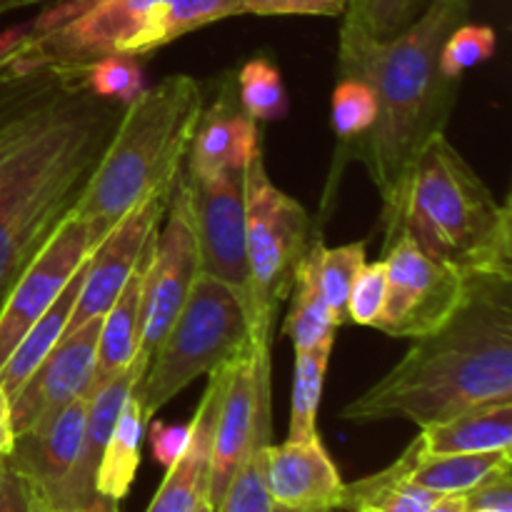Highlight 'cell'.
Wrapping results in <instances>:
<instances>
[{
  "mask_svg": "<svg viewBox=\"0 0 512 512\" xmlns=\"http://www.w3.org/2000/svg\"><path fill=\"white\" fill-rule=\"evenodd\" d=\"M368 263V243L340 245V248H325L320 245L318 253V285L323 293L325 305H328L333 323H348V298L358 280L360 270Z\"/></svg>",
  "mask_w": 512,
  "mask_h": 512,
  "instance_id": "f1b7e54d",
  "label": "cell"
},
{
  "mask_svg": "<svg viewBox=\"0 0 512 512\" xmlns=\"http://www.w3.org/2000/svg\"><path fill=\"white\" fill-rule=\"evenodd\" d=\"M278 512H280V508H278Z\"/></svg>",
  "mask_w": 512,
  "mask_h": 512,
  "instance_id": "c3c4849f",
  "label": "cell"
},
{
  "mask_svg": "<svg viewBox=\"0 0 512 512\" xmlns=\"http://www.w3.org/2000/svg\"><path fill=\"white\" fill-rule=\"evenodd\" d=\"M425 512H468V503L463 495H440Z\"/></svg>",
  "mask_w": 512,
  "mask_h": 512,
  "instance_id": "b9f144b4",
  "label": "cell"
},
{
  "mask_svg": "<svg viewBox=\"0 0 512 512\" xmlns=\"http://www.w3.org/2000/svg\"><path fill=\"white\" fill-rule=\"evenodd\" d=\"M190 438V425H168L160 420H150V448L153 458L160 465L170 468L183 455Z\"/></svg>",
  "mask_w": 512,
  "mask_h": 512,
  "instance_id": "ab89813d",
  "label": "cell"
},
{
  "mask_svg": "<svg viewBox=\"0 0 512 512\" xmlns=\"http://www.w3.org/2000/svg\"><path fill=\"white\" fill-rule=\"evenodd\" d=\"M383 223L385 245L408 235L465 278H512L510 200L495 198L445 133L420 150L398 190L383 200Z\"/></svg>",
  "mask_w": 512,
  "mask_h": 512,
  "instance_id": "277c9868",
  "label": "cell"
},
{
  "mask_svg": "<svg viewBox=\"0 0 512 512\" xmlns=\"http://www.w3.org/2000/svg\"><path fill=\"white\" fill-rule=\"evenodd\" d=\"M0 512H35V493L8 453L0 455Z\"/></svg>",
  "mask_w": 512,
  "mask_h": 512,
  "instance_id": "74e56055",
  "label": "cell"
},
{
  "mask_svg": "<svg viewBox=\"0 0 512 512\" xmlns=\"http://www.w3.org/2000/svg\"><path fill=\"white\" fill-rule=\"evenodd\" d=\"M40 3H50V0H0V13H8V10L28 8V5H40Z\"/></svg>",
  "mask_w": 512,
  "mask_h": 512,
  "instance_id": "7bdbcfd3",
  "label": "cell"
},
{
  "mask_svg": "<svg viewBox=\"0 0 512 512\" xmlns=\"http://www.w3.org/2000/svg\"><path fill=\"white\" fill-rule=\"evenodd\" d=\"M335 338L323 340L310 350L295 353V375H293V398H290V443H308L318 440V408L323 398L325 373H328L330 353H333Z\"/></svg>",
  "mask_w": 512,
  "mask_h": 512,
  "instance_id": "83f0119b",
  "label": "cell"
},
{
  "mask_svg": "<svg viewBox=\"0 0 512 512\" xmlns=\"http://www.w3.org/2000/svg\"><path fill=\"white\" fill-rule=\"evenodd\" d=\"M143 428V405H140V398L135 395V390H130L128 400H125L123 410L118 415V423L113 428V435H110L108 445H105L103 460H100L98 468V480H95L98 493L105 500L120 503L128 495L140 465Z\"/></svg>",
  "mask_w": 512,
  "mask_h": 512,
  "instance_id": "484cf974",
  "label": "cell"
},
{
  "mask_svg": "<svg viewBox=\"0 0 512 512\" xmlns=\"http://www.w3.org/2000/svg\"><path fill=\"white\" fill-rule=\"evenodd\" d=\"M348 0H243L240 15H343Z\"/></svg>",
  "mask_w": 512,
  "mask_h": 512,
  "instance_id": "8d00e7d4",
  "label": "cell"
},
{
  "mask_svg": "<svg viewBox=\"0 0 512 512\" xmlns=\"http://www.w3.org/2000/svg\"><path fill=\"white\" fill-rule=\"evenodd\" d=\"M470 0H435L398 38L378 40L345 18L340 78L363 80L375 95V120L340 155L360 160L380 198L403 183L420 150L443 135L458 100V83L440 73L443 40L468 20Z\"/></svg>",
  "mask_w": 512,
  "mask_h": 512,
  "instance_id": "7a4b0ae2",
  "label": "cell"
},
{
  "mask_svg": "<svg viewBox=\"0 0 512 512\" xmlns=\"http://www.w3.org/2000/svg\"><path fill=\"white\" fill-rule=\"evenodd\" d=\"M468 512H512V470L493 475L465 493Z\"/></svg>",
  "mask_w": 512,
  "mask_h": 512,
  "instance_id": "f35d334b",
  "label": "cell"
},
{
  "mask_svg": "<svg viewBox=\"0 0 512 512\" xmlns=\"http://www.w3.org/2000/svg\"><path fill=\"white\" fill-rule=\"evenodd\" d=\"M405 455H408V478L420 488H428L438 495H463L493 475L512 470V450L428 455L420 450L418 440H413Z\"/></svg>",
  "mask_w": 512,
  "mask_h": 512,
  "instance_id": "603a6c76",
  "label": "cell"
},
{
  "mask_svg": "<svg viewBox=\"0 0 512 512\" xmlns=\"http://www.w3.org/2000/svg\"><path fill=\"white\" fill-rule=\"evenodd\" d=\"M98 243V230L88 220L70 213L45 248L35 255L0 308V368Z\"/></svg>",
  "mask_w": 512,
  "mask_h": 512,
  "instance_id": "7c38bea8",
  "label": "cell"
},
{
  "mask_svg": "<svg viewBox=\"0 0 512 512\" xmlns=\"http://www.w3.org/2000/svg\"><path fill=\"white\" fill-rule=\"evenodd\" d=\"M435 0H348L345 18L378 40L398 38Z\"/></svg>",
  "mask_w": 512,
  "mask_h": 512,
  "instance_id": "4dcf8cb0",
  "label": "cell"
},
{
  "mask_svg": "<svg viewBox=\"0 0 512 512\" xmlns=\"http://www.w3.org/2000/svg\"><path fill=\"white\" fill-rule=\"evenodd\" d=\"M233 363H225L208 373V388L200 398L193 420L188 423V445H185L183 455L168 468V475L155 493L148 512H193L200 500H205L208 495L215 423H218L220 403H223L225 388H228L230 373H233Z\"/></svg>",
  "mask_w": 512,
  "mask_h": 512,
  "instance_id": "ac0fdd59",
  "label": "cell"
},
{
  "mask_svg": "<svg viewBox=\"0 0 512 512\" xmlns=\"http://www.w3.org/2000/svg\"><path fill=\"white\" fill-rule=\"evenodd\" d=\"M375 110H378L375 95L363 80L340 78L333 90V128L340 143L338 155L343 153L345 145L353 143L373 125Z\"/></svg>",
  "mask_w": 512,
  "mask_h": 512,
  "instance_id": "1f68e13d",
  "label": "cell"
},
{
  "mask_svg": "<svg viewBox=\"0 0 512 512\" xmlns=\"http://www.w3.org/2000/svg\"><path fill=\"white\" fill-rule=\"evenodd\" d=\"M385 303V265L383 260L378 263H365L355 280L353 290L348 298V323L370 325L378 320L380 310Z\"/></svg>",
  "mask_w": 512,
  "mask_h": 512,
  "instance_id": "d590c367",
  "label": "cell"
},
{
  "mask_svg": "<svg viewBox=\"0 0 512 512\" xmlns=\"http://www.w3.org/2000/svg\"><path fill=\"white\" fill-rule=\"evenodd\" d=\"M265 448L260 445L245 458L215 512H278L265 485Z\"/></svg>",
  "mask_w": 512,
  "mask_h": 512,
  "instance_id": "836d02e7",
  "label": "cell"
},
{
  "mask_svg": "<svg viewBox=\"0 0 512 512\" xmlns=\"http://www.w3.org/2000/svg\"><path fill=\"white\" fill-rule=\"evenodd\" d=\"M270 348H250L233 363L228 388L220 403L210 453L208 500L218 508L240 465L260 445H270Z\"/></svg>",
  "mask_w": 512,
  "mask_h": 512,
  "instance_id": "9c48e42d",
  "label": "cell"
},
{
  "mask_svg": "<svg viewBox=\"0 0 512 512\" xmlns=\"http://www.w3.org/2000/svg\"><path fill=\"white\" fill-rule=\"evenodd\" d=\"M35 512H95V510H58V508H50V505L40 503L38 498H35ZM120 512V510H115Z\"/></svg>",
  "mask_w": 512,
  "mask_h": 512,
  "instance_id": "ee69618b",
  "label": "cell"
},
{
  "mask_svg": "<svg viewBox=\"0 0 512 512\" xmlns=\"http://www.w3.org/2000/svg\"><path fill=\"white\" fill-rule=\"evenodd\" d=\"M260 150V128L243 113L238 88L230 78L218 83V95L200 113L188 150V175L210 178L223 170H243Z\"/></svg>",
  "mask_w": 512,
  "mask_h": 512,
  "instance_id": "d6986e66",
  "label": "cell"
},
{
  "mask_svg": "<svg viewBox=\"0 0 512 512\" xmlns=\"http://www.w3.org/2000/svg\"><path fill=\"white\" fill-rule=\"evenodd\" d=\"M495 45H498V35L488 25H470L463 23L443 40L440 48V73L450 80H460L465 70L475 68V65L485 63L493 58Z\"/></svg>",
  "mask_w": 512,
  "mask_h": 512,
  "instance_id": "d6a6232c",
  "label": "cell"
},
{
  "mask_svg": "<svg viewBox=\"0 0 512 512\" xmlns=\"http://www.w3.org/2000/svg\"><path fill=\"white\" fill-rule=\"evenodd\" d=\"M88 65L48 60L30 33L0 55V308L83 198L125 113L93 93Z\"/></svg>",
  "mask_w": 512,
  "mask_h": 512,
  "instance_id": "6da1fadb",
  "label": "cell"
},
{
  "mask_svg": "<svg viewBox=\"0 0 512 512\" xmlns=\"http://www.w3.org/2000/svg\"><path fill=\"white\" fill-rule=\"evenodd\" d=\"M245 253L250 273V348H270L273 320L293 290L310 245V215L268 178L263 150L243 168Z\"/></svg>",
  "mask_w": 512,
  "mask_h": 512,
  "instance_id": "52a82bcc",
  "label": "cell"
},
{
  "mask_svg": "<svg viewBox=\"0 0 512 512\" xmlns=\"http://www.w3.org/2000/svg\"><path fill=\"white\" fill-rule=\"evenodd\" d=\"M183 180L193 213L200 273L233 288L248 305L250 315L243 170H223L210 178L185 173Z\"/></svg>",
  "mask_w": 512,
  "mask_h": 512,
  "instance_id": "30bf717a",
  "label": "cell"
},
{
  "mask_svg": "<svg viewBox=\"0 0 512 512\" xmlns=\"http://www.w3.org/2000/svg\"><path fill=\"white\" fill-rule=\"evenodd\" d=\"M145 368H148V358L135 355L133 363H130L123 373L115 375V378L110 380V383H105L95 395H90L80 453L78 458H75V465L70 468L68 478H65L63 488L58 490L53 503H48L50 508L95 510V512L118 510V503L105 500L103 495L98 493L95 480H98L100 460H103L105 445H108L115 423H118L120 410H123L125 400H128L130 390L135 388V383L143 378Z\"/></svg>",
  "mask_w": 512,
  "mask_h": 512,
  "instance_id": "9a60e30c",
  "label": "cell"
},
{
  "mask_svg": "<svg viewBox=\"0 0 512 512\" xmlns=\"http://www.w3.org/2000/svg\"><path fill=\"white\" fill-rule=\"evenodd\" d=\"M85 415H88V398H75L73 403L45 415L25 433L15 435L8 458L33 485V493L40 503H53L75 465L83 443Z\"/></svg>",
  "mask_w": 512,
  "mask_h": 512,
  "instance_id": "e0dca14e",
  "label": "cell"
},
{
  "mask_svg": "<svg viewBox=\"0 0 512 512\" xmlns=\"http://www.w3.org/2000/svg\"><path fill=\"white\" fill-rule=\"evenodd\" d=\"M173 188L175 185L160 188L145 200H140L95 245L88 258V268H85L83 288H80L65 330H75L88 320L103 318L110 305L118 300L120 290L138 265L150 235L158 230L160 218L168 210Z\"/></svg>",
  "mask_w": 512,
  "mask_h": 512,
  "instance_id": "4fadbf2b",
  "label": "cell"
},
{
  "mask_svg": "<svg viewBox=\"0 0 512 512\" xmlns=\"http://www.w3.org/2000/svg\"><path fill=\"white\" fill-rule=\"evenodd\" d=\"M265 485L280 510H343L345 483L320 438L308 443H270L265 448Z\"/></svg>",
  "mask_w": 512,
  "mask_h": 512,
  "instance_id": "2e32d148",
  "label": "cell"
},
{
  "mask_svg": "<svg viewBox=\"0 0 512 512\" xmlns=\"http://www.w3.org/2000/svg\"><path fill=\"white\" fill-rule=\"evenodd\" d=\"M85 268H88V260L75 270V275L68 280V285H65V288L60 290L58 298L53 300V305L30 325L28 333L20 338V343L15 345L10 358L5 360L3 368H0V385H3V390L8 393L10 400L18 393L20 385L33 375V370L43 363L45 355L53 350V345L58 343L60 335L68 328L70 313H73V305L75 300H78L80 288H83Z\"/></svg>",
  "mask_w": 512,
  "mask_h": 512,
  "instance_id": "cb8c5ba5",
  "label": "cell"
},
{
  "mask_svg": "<svg viewBox=\"0 0 512 512\" xmlns=\"http://www.w3.org/2000/svg\"><path fill=\"white\" fill-rule=\"evenodd\" d=\"M180 175L175 180L173 198L168 205V223L155 238V255L148 278H145L143 325H140V343L135 355L148 360L163 335L170 330L173 320L178 318L180 308L193 288V280L200 273L188 188Z\"/></svg>",
  "mask_w": 512,
  "mask_h": 512,
  "instance_id": "8fae6325",
  "label": "cell"
},
{
  "mask_svg": "<svg viewBox=\"0 0 512 512\" xmlns=\"http://www.w3.org/2000/svg\"><path fill=\"white\" fill-rule=\"evenodd\" d=\"M498 400H512V278L470 275L455 313L415 338L388 375L345 405L343 420L425 428Z\"/></svg>",
  "mask_w": 512,
  "mask_h": 512,
  "instance_id": "3957f363",
  "label": "cell"
},
{
  "mask_svg": "<svg viewBox=\"0 0 512 512\" xmlns=\"http://www.w3.org/2000/svg\"><path fill=\"white\" fill-rule=\"evenodd\" d=\"M243 13V0H148L138 33L125 48V55H148L180 35L198 30L215 20Z\"/></svg>",
  "mask_w": 512,
  "mask_h": 512,
  "instance_id": "7402d4cb",
  "label": "cell"
},
{
  "mask_svg": "<svg viewBox=\"0 0 512 512\" xmlns=\"http://www.w3.org/2000/svg\"><path fill=\"white\" fill-rule=\"evenodd\" d=\"M240 108L255 123L280 120L288 115V93L278 65L270 58H253L238 73Z\"/></svg>",
  "mask_w": 512,
  "mask_h": 512,
  "instance_id": "f546056e",
  "label": "cell"
},
{
  "mask_svg": "<svg viewBox=\"0 0 512 512\" xmlns=\"http://www.w3.org/2000/svg\"><path fill=\"white\" fill-rule=\"evenodd\" d=\"M155 238L158 230L150 235L138 265L130 273L128 283L120 290L118 300L103 315L98 335V350H95V370L93 383H90V395L98 393L105 383L123 373L133 363L140 343V325H143V298H145V278H148L150 263L155 255Z\"/></svg>",
  "mask_w": 512,
  "mask_h": 512,
  "instance_id": "ffe728a7",
  "label": "cell"
},
{
  "mask_svg": "<svg viewBox=\"0 0 512 512\" xmlns=\"http://www.w3.org/2000/svg\"><path fill=\"white\" fill-rule=\"evenodd\" d=\"M103 318H93L65 330L43 363L33 370L10 400V428L13 435L33 428L45 415L55 413L75 398H88L95 370V350Z\"/></svg>",
  "mask_w": 512,
  "mask_h": 512,
  "instance_id": "5bb4252c",
  "label": "cell"
},
{
  "mask_svg": "<svg viewBox=\"0 0 512 512\" xmlns=\"http://www.w3.org/2000/svg\"><path fill=\"white\" fill-rule=\"evenodd\" d=\"M203 105L200 83L183 73L140 90L125 105L118 130L73 215L88 220L103 240L140 200L175 185Z\"/></svg>",
  "mask_w": 512,
  "mask_h": 512,
  "instance_id": "5b68a950",
  "label": "cell"
},
{
  "mask_svg": "<svg viewBox=\"0 0 512 512\" xmlns=\"http://www.w3.org/2000/svg\"><path fill=\"white\" fill-rule=\"evenodd\" d=\"M353 512H365V510H353Z\"/></svg>",
  "mask_w": 512,
  "mask_h": 512,
  "instance_id": "bcb514c9",
  "label": "cell"
},
{
  "mask_svg": "<svg viewBox=\"0 0 512 512\" xmlns=\"http://www.w3.org/2000/svg\"><path fill=\"white\" fill-rule=\"evenodd\" d=\"M250 345V315L243 298L220 280L198 273L178 318L133 388L143 405L145 423L200 375L248 355Z\"/></svg>",
  "mask_w": 512,
  "mask_h": 512,
  "instance_id": "8992f818",
  "label": "cell"
},
{
  "mask_svg": "<svg viewBox=\"0 0 512 512\" xmlns=\"http://www.w3.org/2000/svg\"><path fill=\"white\" fill-rule=\"evenodd\" d=\"M280 512H288V510H280Z\"/></svg>",
  "mask_w": 512,
  "mask_h": 512,
  "instance_id": "7dc6e473",
  "label": "cell"
},
{
  "mask_svg": "<svg viewBox=\"0 0 512 512\" xmlns=\"http://www.w3.org/2000/svg\"><path fill=\"white\" fill-rule=\"evenodd\" d=\"M88 83L100 98L128 105L143 90V68L135 55H105L88 65Z\"/></svg>",
  "mask_w": 512,
  "mask_h": 512,
  "instance_id": "e575fe53",
  "label": "cell"
},
{
  "mask_svg": "<svg viewBox=\"0 0 512 512\" xmlns=\"http://www.w3.org/2000/svg\"><path fill=\"white\" fill-rule=\"evenodd\" d=\"M323 240H310L308 250L300 258L293 278V305L285 318V335L293 343L295 353L298 350L315 348L323 340L335 338L338 325L333 323L328 305H325L323 293L318 285V253Z\"/></svg>",
  "mask_w": 512,
  "mask_h": 512,
  "instance_id": "d4e9b609",
  "label": "cell"
},
{
  "mask_svg": "<svg viewBox=\"0 0 512 512\" xmlns=\"http://www.w3.org/2000/svg\"><path fill=\"white\" fill-rule=\"evenodd\" d=\"M440 495L420 488L408 478V455H400L390 468L345 485L343 510L365 512H425Z\"/></svg>",
  "mask_w": 512,
  "mask_h": 512,
  "instance_id": "4316f807",
  "label": "cell"
},
{
  "mask_svg": "<svg viewBox=\"0 0 512 512\" xmlns=\"http://www.w3.org/2000/svg\"><path fill=\"white\" fill-rule=\"evenodd\" d=\"M418 445L428 455L500 453L512 450V400L475 405L453 418L420 428Z\"/></svg>",
  "mask_w": 512,
  "mask_h": 512,
  "instance_id": "44dd1931",
  "label": "cell"
},
{
  "mask_svg": "<svg viewBox=\"0 0 512 512\" xmlns=\"http://www.w3.org/2000/svg\"><path fill=\"white\" fill-rule=\"evenodd\" d=\"M193 512H215V508H213V505L208 503V500H200L198 508H195Z\"/></svg>",
  "mask_w": 512,
  "mask_h": 512,
  "instance_id": "f6af8a7d",
  "label": "cell"
},
{
  "mask_svg": "<svg viewBox=\"0 0 512 512\" xmlns=\"http://www.w3.org/2000/svg\"><path fill=\"white\" fill-rule=\"evenodd\" d=\"M13 428H10V398L0 385V455L13 448Z\"/></svg>",
  "mask_w": 512,
  "mask_h": 512,
  "instance_id": "60d3db41",
  "label": "cell"
},
{
  "mask_svg": "<svg viewBox=\"0 0 512 512\" xmlns=\"http://www.w3.org/2000/svg\"><path fill=\"white\" fill-rule=\"evenodd\" d=\"M385 303L375 330L390 338L415 340L438 330L465 295L460 270L425 255L408 235H400L383 248Z\"/></svg>",
  "mask_w": 512,
  "mask_h": 512,
  "instance_id": "ba28073f",
  "label": "cell"
}]
</instances>
